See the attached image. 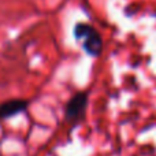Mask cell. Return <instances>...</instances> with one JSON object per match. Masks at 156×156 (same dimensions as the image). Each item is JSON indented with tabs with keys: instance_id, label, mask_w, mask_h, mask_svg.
<instances>
[{
	"instance_id": "obj_3",
	"label": "cell",
	"mask_w": 156,
	"mask_h": 156,
	"mask_svg": "<svg viewBox=\"0 0 156 156\" xmlns=\"http://www.w3.org/2000/svg\"><path fill=\"white\" fill-rule=\"evenodd\" d=\"M29 107V100L26 99H11L0 104V121L8 119L22 114Z\"/></svg>"
},
{
	"instance_id": "obj_2",
	"label": "cell",
	"mask_w": 156,
	"mask_h": 156,
	"mask_svg": "<svg viewBox=\"0 0 156 156\" xmlns=\"http://www.w3.org/2000/svg\"><path fill=\"white\" fill-rule=\"evenodd\" d=\"M88 93L86 92H77L67 103L65 107V119L70 123H76L81 121L86 114V107H88Z\"/></svg>"
},
{
	"instance_id": "obj_1",
	"label": "cell",
	"mask_w": 156,
	"mask_h": 156,
	"mask_svg": "<svg viewBox=\"0 0 156 156\" xmlns=\"http://www.w3.org/2000/svg\"><path fill=\"white\" fill-rule=\"evenodd\" d=\"M73 36L77 43H80L81 48L86 55L92 58H97L101 55L103 38L92 25L86 22H77L73 27Z\"/></svg>"
}]
</instances>
